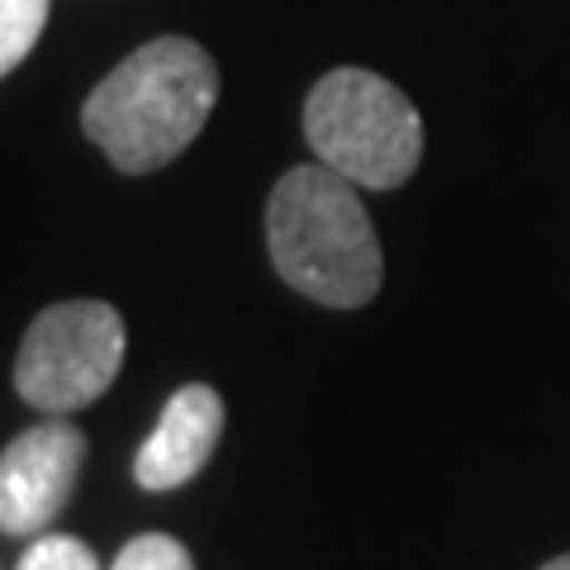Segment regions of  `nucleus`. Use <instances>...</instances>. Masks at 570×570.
<instances>
[{"mask_svg": "<svg viewBox=\"0 0 570 570\" xmlns=\"http://www.w3.org/2000/svg\"><path fill=\"white\" fill-rule=\"evenodd\" d=\"M219 100V67L209 52L167 33L134 48L81 105V129L119 171L148 176L176 163Z\"/></svg>", "mask_w": 570, "mask_h": 570, "instance_id": "nucleus-1", "label": "nucleus"}, {"mask_svg": "<svg viewBox=\"0 0 570 570\" xmlns=\"http://www.w3.org/2000/svg\"><path fill=\"white\" fill-rule=\"evenodd\" d=\"M266 247L276 276L328 309L371 305L385 281V257L362 195L324 163L285 171L272 186Z\"/></svg>", "mask_w": 570, "mask_h": 570, "instance_id": "nucleus-2", "label": "nucleus"}, {"mask_svg": "<svg viewBox=\"0 0 570 570\" xmlns=\"http://www.w3.org/2000/svg\"><path fill=\"white\" fill-rule=\"evenodd\" d=\"M305 138L314 157L352 186L395 190L419 171L423 119L400 86L366 67H337L305 100Z\"/></svg>", "mask_w": 570, "mask_h": 570, "instance_id": "nucleus-3", "label": "nucleus"}, {"mask_svg": "<svg viewBox=\"0 0 570 570\" xmlns=\"http://www.w3.org/2000/svg\"><path fill=\"white\" fill-rule=\"evenodd\" d=\"M124 366V318L105 299H62L29 324L14 356V390L39 414H77L115 385Z\"/></svg>", "mask_w": 570, "mask_h": 570, "instance_id": "nucleus-4", "label": "nucleus"}, {"mask_svg": "<svg viewBox=\"0 0 570 570\" xmlns=\"http://www.w3.org/2000/svg\"><path fill=\"white\" fill-rule=\"evenodd\" d=\"M86 466V433L52 414L0 452V532L39 538L67 509Z\"/></svg>", "mask_w": 570, "mask_h": 570, "instance_id": "nucleus-5", "label": "nucleus"}, {"mask_svg": "<svg viewBox=\"0 0 570 570\" xmlns=\"http://www.w3.org/2000/svg\"><path fill=\"white\" fill-rule=\"evenodd\" d=\"M224 438V400L209 385H181L167 400L163 419L134 456V480L142 490H176L214 456Z\"/></svg>", "mask_w": 570, "mask_h": 570, "instance_id": "nucleus-6", "label": "nucleus"}, {"mask_svg": "<svg viewBox=\"0 0 570 570\" xmlns=\"http://www.w3.org/2000/svg\"><path fill=\"white\" fill-rule=\"evenodd\" d=\"M48 24V0H0V77L20 67Z\"/></svg>", "mask_w": 570, "mask_h": 570, "instance_id": "nucleus-7", "label": "nucleus"}, {"mask_svg": "<svg viewBox=\"0 0 570 570\" xmlns=\"http://www.w3.org/2000/svg\"><path fill=\"white\" fill-rule=\"evenodd\" d=\"M20 570H100L96 551L71 532H39V542H29L20 557Z\"/></svg>", "mask_w": 570, "mask_h": 570, "instance_id": "nucleus-8", "label": "nucleus"}, {"mask_svg": "<svg viewBox=\"0 0 570 570\" xmlns=\"http://www.w3.org/2000/svg\"><path fill=\"white\" fill-rule=\"evenodd\" d=\"M110 570H195V561L181 542L167 538V532H142V538H134L119 551Z\"/></svg>", "mask_w": 570, "mask_h": 570, "instance_id": "nucleus-9", "label": "nucleus"}, {"mask_svg": "<svg viewBox=\"0 0 570 570\" xmlns=\"http://www.w3.org/2000/svg\"><path fill=\"white\" fill-rule=\"evenodd\" d=\"M542 570H570V551H566V557H557V561H547Z\"/></svg>", "mask_w": 570, "mask_h": 570, "instance_id": "nucleus-10", "label": "nucleus"}]
</instances>
